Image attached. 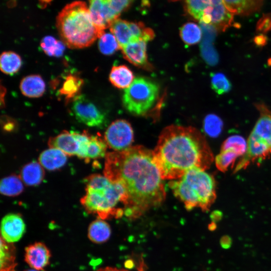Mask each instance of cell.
<instances>
[{
    "mask_svg": "<svg viewBox=\"0 0 271 271\" xmlns=\"http://www.w3.org/2000/svg\"><path fill=\"white\" fill-rule=\"evenodd\" d=\"M105 158L104 175L124 189L127 217L137 218L164 202L166 190L152 151L142 146H131L107 153Z\"/></svg>",
    "mask_w": 271,
    "mask_h": 271,
    "instance_id": "obj_1",
    "label": "cell"
},
{
    "mask_svg": "<svg viewBox=\"0 0 271 271\" xmlns=\"http://www.w3.org/2000/svg\"><path fill=\"white\" fill-rule=\"evenodd\" d=\"M163 180H177L188 171L208 169L214 161L204 136L196 128L172 124L161 132L152 151Z\"/></svg>",
    "mask_w": 271,
    "mask_h": 271,
    "instance_id": "obj_2",
    "label": "cell"
},
{
    "mask_svg": "<svg viewBox=\"0 0 271 271\" xmlns=\"http://www.w3.org/2000/svg\"><path fill=\"white\" fill-rule=\"evenodd\" d=\"M86 194L80 199L81 205L90 214H96L101 219L111 217L119 218L124 214L123 208L127 196L123 186L110 181L104 175L92 174L84 179Z\"/></svg>",
    "mask_w": 271,
    "mask_h": 271,
    "instance_id": "obj_3",
    "label": "cell"
},
{
    "mask_svg": "<svg viewBox=\"0 0 271 271\" xmlns=\"http://www.w3.org/2000/svg\"><path fill=\"white\" fill-rule=\"evenodd\" d=\"M56 26L63 43L71 49L88 47L103 34L96 27L89 8L82 1L65 6L57 17Z\"/></svg>",
    "mask_w": 271,
    "mask_h": 271,
    "instance_id": "obj_4",
    "label": "cell"
},
{
    "mask_svg": "<svg viewBox=\"0 0 271 271\" xmlns=\"http://www.w3.org/2000/svg\"><path fill=\"white\" fill-rule=\"evenodd\" d=\"M168 185L188 210L199 208L208 211L216 198L214 178L199 169H192L181 178L170 181Z\"/></svg>",
    "mask_w": 271,
    "mask_h": 271,
    "instance_id": "obj_5",
    "label": "cell"
},
{
    "mask_svg": "<svg viewBox=\"0 0 271 271\" xmlns=\"http://www.w3.org/2000/svg\"><path fill=\"white\" fill-rule=\"evenodd\" d=\"M256 107L260 116L248 137L246 151L237 164L235 172L271 154V112L263 104H257Z\"/></svg>",
    "mask_w": 271,
    "mask_h": 271,
    "instance_id": "obj_6",
    "label": "cell"
},
{
    "mask_svg": "<svg viewBox=\"0 0 271 271\" xmlns=\"http://www.w3.org/2000/svg\"><path fill=\"white\" fill-rule=\"evenodd\" d=\"M159 95V88L157 83L148 78L139 77L125 89L122 103L130 113L145 115L155 105Z\"/></svg>",
    "mask_w": 271,
    "mask_h": 271,
    "instance_id": "obj_7",
    "label": "cell"
},
{
    "mask_svg": "<svg viewBox=\"0 0 271 271\" xmlns=\"http://www.w3.org/2000/svg\"><path fill=\"white\" fill-rule=\"evenodd\" d=\"M89 10L92 21L102 33L109 28L120 14L126 10L133 0H89Z\"/></svg>",
    "mask_w": 271,
    "mask_h": 271,
    "instance_id": "obj_8",
    "label": "cell"
},
{
    "mask_svg": "<svg viewBox=\"0 0 271 271\" xmlns=\"http://www.w3.org/2000/svg\"><path fill=\"white\" fill-rule=\"evenodd\" d=\"M189 13L200 23L214 25L226 18L228 10L223 0H186Z\"/></svg>",
    "mask_w": 271,
    "mask_h": 271,
    "instance_id": "obj_9",
    "label": "cell"
},
{
    "mask_svg": "<svg viewBox=\"0 0 271 271\" xmlns=\"http://www.w3.org/2000/svg\"><path fill=\"white\" fill-rule=\"evenodd\" d=\"M71 101L72 113L79 122L88 126L99 128L105 124V114L85 95L79 94Z\"/></svg>",
    "mask_w": 271,
    "mask_h": 271,
    "instance_id": "obj_10",
    "label": "cell"
},
{
    "mask_svg": "<svg viewBox=\"0 0 271 271\" xmlns=\"http://www.w3.org/2000/svg\"><path fill=\"white\" fill-rule=\"evenodd\" d=\"M133 138V130L130 124L124 119L113 121L104 133L107 146L114 151H121L130 147Z\"/></svg>",
    "mask_w": 271,
    "mask_h": 271,
    "instance_id": "obj_11",
    "label": "cell"
},
{
    "mask_svg": "<svg viewBox=\"0 0 271 271\" xmlns=\"http://www.w3.org/2000/svg\"><path fill=\"white\" fill-rule=\"evenodd\" d=\"M246 149V142L243 138L238 135L229 137L222 144L220 153L215 159L217 168L220 171H226L237 158L244 154Z\"/></svg>",
    "mask_w": 271,
    "mask_h": 271,
    "instance_id": "obj_12",
    "label": "cell"
},
{
    "mask_svg": "<svg viewBox=\"0 0 271 271\" xmlns=\"http://www.w3.org/2000/svg\"><path fill=\"white\" fill-rule=\"evenodd\" d=\"M147 43L140 40L129 43L121 50L124 58L133 65L147 70L153 67L148 60Z\"/></svg>",
    "mask_w": 271,
    "mask_h": 271,
    "instance_id": "obj_13",
    "label": "cell"
},
{
    "mask_svg": "<svg viewBox=\"0 0 271 271\" xmlns=\"http://www.w3.org/2000/svg\"><path fill=\"white\" fill-rule=\"evenodd\" d=\"M25 228V224L21 215L8 214L1 222V237L9 243L16 242L22 237Z\"/></svg>",
    "mask_w": 271,
    "mask_h": 271,
    "instance_id": "obj_14",
    "label": "cell"
},
{
    "mask_svg": "<svg viewBox=\"0 0 271 271\" xmlns=\"http://www.w3.org/2000/svg\"><path fill=\"white\" fill-rule=\"evenodd\" d=\"M79 133L64 130L48 141L49 148L58 149L67 156H77L80 147Z\"/></svg>",
    "mask_w": 271,
    "mask_h": 271,
    "instance_id": "obj_15",
    "label": "cell"
},
{
    "mask_svg": "<svg viewBox=\"0 0 271 271\" xmlns=\"http://www.w3.org/2000/svg\"><path fill=\"white\" fill-rule=\"evenodd\" d=\"M51 254L47 246L41 242H37L26 248L25 260L36 270L43 269L49 263Z\"/></svg>",
    "mask_w": 271,
    "mask_h": 271,
    "instance_id": "obj_16",
    "label": "cell"
},
{
    "mask_svg": "<svg viewBox=\"0 0 271 271\" xmlns=\"http://www.w3.org/2000/svg\"><path fill=\"white\" fill-rule=\"evenodd\" d=\"M20 88L22 93L29 98H38L43 95L46 89L45 81L37 74L28 75L20 82Z\"/></svg>",
    "mask_w": 271,
    "mask_h": 271,
    "instance_id": "obj_17",
    "label": "cell"
},
{
    "mask_svg": "<svg viewBox=\"0 0 271 271\" xmlns=\"http://www.w3.org/2000/svg\"><path fill=\"white\" fill-rule=\"evenodd\" d=\"M109 29L120 49L129 43L137 41L134 36L131 22L118 18L112 23Z\"/></svg>",
    "mask_w": 271,
    "mask_h": 271,
    "instance_id": "obj_18",
    "label": "cell"
},
{
    "mask_svg": "<svg viewBox=\"0 0 271 271\" xmlns=\"http://www.w3.org/2000/svg\"><path fill=\"white\" fill-rule=\"evenodd\" d=\"M39 162L44 168L54 171L65 165L67 162V155L58 149L49 148L41 153Z\"/></svg>",
    "mask_w": 271,
    "mask_h": 271,
    "instance_id": "obj_19",
    "label": "cell"
},
{
    "mask_svg": "<svg viewBox=\"0 0 271 271\" xmlns=\"http://www.w3.org/2000/svg\"><path fill=\"white\" fill-rule=\"evenodd\" d=\"M263 0H223L228 9L234 15H249L258 11Z\"/></svg>",
    "mask_w": 271,
    "mask_h": 271,
    "instance_id": "obj_20",
    "label": "cell"
},
{
    "mask_svg": "<svg viewBox=\"0 0 271 271\" xmlns=\"http://www.w3.org/2000/svg\"><path fill=\"white\" fill-rule=\"evenodd\" d=\"M131 70L125 65L113 66L109 75V80L115 87L120 89L128 88L133 81Z\"/></svg>",
    "mask_w": 271,
    "mask_h": 271,
    "instance_id": "obj_21",
    "label": "cell"
},
{
    "mask_svg": "<svg viewBox=\"0 0 271 271\" xmlns=\"http://www.w3.org/2000/svg\"><path fill=\"white\" fill-rule=\"evenodd\" d=\"M42 166L35 161L25 165L21 170L20 177L27 186H35L40 184L44 177Z\"/></svg>",
    "mask_w": 271,
    "mask_h": 271,
    "instance_id": "obj_22",
    "label": "cell"
},
{
    "mask_svg": "<svg viewBox=\"0 0 271 271\" xmlns=\"http://www.w3.org/2000/svg\"><path fill=\"white\" fill-rule=\"evenodd\" d=\"M111 229L109 224L100 218L93 221L89 225V238L95 243H102L109 238Z\"/></svg>",
    "mask_w": 271,
    "mask_h": 271,
    "instance_id": "obj_23",
    "label": "cell"
},
{
    "mask_svg": "<svg viewBox=\"0 0 271 271\" xmlns=\"http://www.w3.org/2000/svg\"><path fill=\"white\" fill-rule=\"evenodd\" d=\"M22 64L19 55L13 51H5L0 57L1 71L7 75H13L18 72Z\"/></svg>",
    "mask_w": 271,
    "mask_h": 271,
    "instance_id": "obj_24",
    "label": "cell"
},
{
    "mask_svg": "<svg viewBox=\"0 0 271 271\" xmlns=\"http://www.w3.org/2000/svg\"><path fill=\"white\" fill-rule=\"evenodd\" d=\"M83 84V80L76 75L69 74L64 78L59 90L60 94L63 95L67 101L77 96Z\"/></svg>",
    "mask_w": 271,
    "mask_h": 271,
    "instance_id": "obj_25",
    "label": "cell"
},
{
    "mask_svg": "<svg viewBox=\"0 0 271 271\" xmlns=\"http://www.w3.org/2000/svg\"><path fill=\"white\" fill-rule=\"evenodd\" d=\"M107 145L104 140L99 136L90 135L85 161L105 157L107 153Z\"/></svg>",
    "mask_w": 271,
    "mask_h": 271,
    "instance_id": "obj_26",
    "label": "cell"
},
{
    "mask_svg": "<svg viewBox=\"0 0 271 271\" xmlns=\"http://www.w3.org/2000/svg\"><path fill=\"white\" fill-rule=\"evenodd\" d=\"M20 176L12 175L3 178L0 184L1 193L8 196H16L24 190V185Z\"/></svg>",
    "mask_w": 271,
    "mask_h": 271,
    "instance_id": "obj_27",
    "label": "cell"
},
{
    "mask_svg": "<svg viewBox=\"0 0 271 271\" xmlns=\"http://www.w3.org/2000/svg\"><path fill=\"white\" fill-rule=\"evenodd\" d=\"M1 271H11L14 269L15 248L11 243L1 239Z\"/></svg>",
    "mask_w": 271,
    "mask_h": 271,
    "instance_id": "obj_28",
    "label": "cell"
},
{
    "mask_svg": "<svg viewBox=\"0 0 271 271\" xmlns=\"http://www.w3.org/2000/svg\"><path fill=\"white\" fill-rule=\"evenodd\" d=\"M180 36L182 41L188 45L199 43L202 37L201 28L196 24L189 22L184 24L180 29Z\"/></svg>",
    "mask_w": 271,
    "mask_h": 271,
    "instance_id": "obj_29",
    "label": "cell"
},
{
    "mask_svg": "<svg viewBox=\"0 0 271 271\" xmlns=\"http://www.w3.org/2000/svg\"><path fill=\"white\" fill-rule=\"evenodd\" d=\"M40 45L44 53L50 56L60 57L65 49L63 43L50 36L43 38Z\"/></svg>",
    "mask_w": 271,
    "mask_h": 271,
    "instance_id": "obj_30",
    "label": "cell"
},
{
    "mask_svg": "<svg viewBox=\"0 0 271 271\" xmlns=\"http://www.w3.org/2000/svg\"><path fill=\"white\" fill-rule=\"evenodd\" d=\"M98 48L101 53L106 55H112L120 49L116 39L112 33H103L99 38Z\"/></svg>",
    "mask_w": 271,
    "mask_h": 271,
    "instance_id": "obj_31",
    "label": "cell"
},
{
    "mask_svg": "<svg viewBox=\"0 0 271 271\" xmlns=\"http://www.w3.org/2000/svg\"><path fill=\"white\" fill-rule=\"evenodd\" d=\"M211 86L218 94L228 92L231 88V84L227 77L222 73H215L211 75Z\"/></svg>",
    "mask_w": 271,
    "mask_h": 271,
    "instance_id": "obj_32",
    "label": "cell"
},
{
    "mask_svg": "<svg viewBox=\"0 0 271 271\" xmlns=\"http://www.w3.org/2000/svg\"><path fill=\"white\" fill-rule=\"evenodd\" d=\"M222 122L220 118L215 114L207 115L204 120V129L211 137H216L221 130Z\"/></svg>",
    "mask_w": 271,
    "mask_h": 271,
    "instance_id": "obj_33",
    "label": "cell"
},
{
    "mask_svg": "<svg viewBox=\"0 0 271 271\" xmlns=\"http://www.w3.org/2000/svg\"><path fill=\"white\" fill-rule=\"evenodd\" d=\"M257 30L262 33L271 30V18L268 16H265L261 18L257 23Z\"/></svg>",
    "mask_w": 271,
    "mask_h": 271,
    "instance_id": "obj_34",
    "label": "cell"
},
{
    "mask_svg": "<svg viewBox=\"0 0 271 271\" xmlns=\"http://www.w3.org/2000/svg\"><path fill=\"white\" fill-rule=\"evenodd\" d=\"M253 41L257 46H264L267 43V38L263 34H260L254 37Z\"/></svg>",
    "mask_w": 271,
    "mask_h": 271,
    "instance_id": "obj_35",
    "label": "cell"
},
{
    "mask_svg": "<svg viewBox=\"0 0 271 271\" xmlns=\"http://www.w3.org/2000/svg\"><path fill=\"white\" fill-rule=\"evenodd\" d=\"M4 129L7 130H13L15 127V122H13V120L11 119L7 118L4 120Z\"/></svg>",
    "mask_w": 271,
    "mask_h": 271,
    "instance_id": "obj_36",
    "label": "cell"
},
{
    "mask_svg": "<svg viewBox=\"0 0 271 271\" xmlns=\"http://www.w3.org/2000/svg\"><path fill=\"white\" fill-rule=\"evenodd\" d=\"M96 271H127L124 269H118L114 267H106L98 269Z\"/></svg>",
    "mask_w": 271,
    "mask_h": 271,
    "instance_id": "obj_37",
    "label": "cell"
},
{
    "mask_svg": "<svg viewBox=\"0 0 271 271\" xmlns=\"http://www.w3.org/2000/svg\"><path fill=\"white\" fill-rule=\"evenodd\" d=\"M25 271H37V270L34 269H29Z\"/></svg>",
    "mask_w": 271,
    "mask_h": 271,
    "instance_id": "obj_38",
    "label": "cell"
},
{
    "mask_svg": "<svg viewBox=\"0 0 271 271\" xmlns=\"http://www.w3.org/2000/svg\"><path fill=\"white\" fill-rule=\"evenodd\" d=\"M170 2H176V1H180V0H168Z\"/></svg>",
    "mask_w": 271,
    "mask_h": 271,
    "instance_id": "obj_39",
    "label": "cell"
},
{
    "mask_svg": "<svg viewBox=\"0 0 271 271\" xmlns=\"http://www.w3.org/2000/svg\"><path fill=\"white\" fill-rule=\"evenodd\" d=\"M11 271H15V270L14 269H13V270H11Z\"/></svg>",
    "mask_w": 271,
    "mask_h": 271,
    "instance_id": "obj_40",
    "label": "cell"
}]
</instances>
